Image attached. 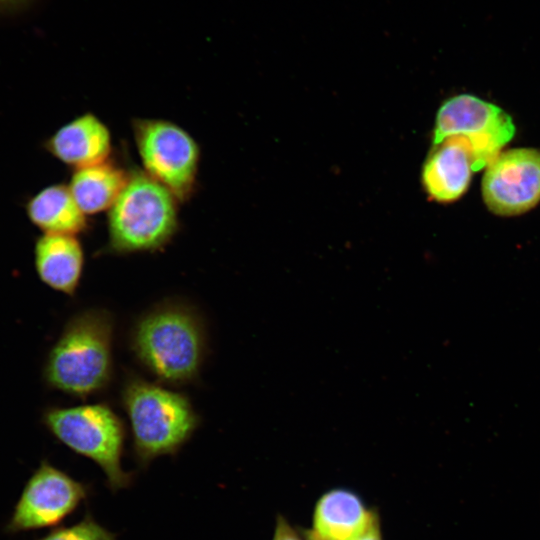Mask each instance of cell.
Listing matches in <instances>:
<instances>
[{"mask_svg":"<svg viewBox=\"0 0 540 540\" xmlns=\"http://www.w3.org/2000/svg\"><path fill=\"white\" fill-rule=\"evenodd\" d=\"M129 340L137 361L160 383L174 386L197 378L207 348L201 315L179 300L162 301L144 312Z\"/></svg>","mask_w":540,"mask_h":540,"instance_id":"obj_1","label":"cell"},{"mask_svg":"<svg viewBox=\"0 0 540 540\" xmlns=\"http://www.w3.org/2000/svg\"><path fill=\"white\" fill-rule=\"evenodd\" d=\"M113 335L114 320L106 309L72 316L47 355L46 385L81 399L105 390L113 376Z\"/></svg>","mask_w":540,"mask_h":540,"instance_id":"obj_2","label":"cell"},{"mask_svg":"<svg viewBox=\"0 0 540 540\" xmlns=\"http://www.w3.org/2000/svg\"><path fill=\"white\" fill-rule=\"evenodd\" d=\"M121 404L131 426L134 457L142 467L160 456L178 453L200 424L185 394L135 374L124 381Z\"/></svg>","mask_w":540,"mask_h":540,"instance_id":"obj_3","label":"cell"},{"mask_svg":"<svg viewBox=\"0 0 540 540\" xmlns=\"http://www.w3.org/2000/svg\"><path fill=\"white\" fill-rule=\"evenodd\" d=\"M176 197L147 173L128 176L108 212V251L114 254L155 252L178 229Z\"/></svg>","mask_w":540,"mask_h":540,"instance_id":"obj_4","label":"cell"},{"mask_svg":"<svg viewBox=\"0 0 540 540\" xmlns=\"http://www.w3.org/2000/svg\"><path fill=\"white\" fill-rule=\"evenodd\" d=\"M42 422L59 442L94 461L103 470L112 492L132 483V474L121 465L125 425L110 405L50 407L44 411Z\"/></svg>","mask_w":540,"mask_h":540,"instance_id":"obj_5","label":"cell"},{"mask_svg":"<svg viewBox=\"0 0 540 540\" xmlns=\"http://www.w3.org/2000/svg\"><path fill=\"white\" fill-rule=\"evenodd\" d=\"M133 135L141 162L154 180L178 201L191 196L196 182L200 150L182 127L163 119H135Z\"/></svg>","mask_w":540,"mask_h":540,"instance_id":"obj_6","label":"cell"},{"mask_svg":"<svg viewBox=\"0 0 540 540\" xmlns=\"http://www.w3.org/2000/svg\"><path fill=\"white\" fill-rule=\"evenodd\" d=\"M512 118L499 106L460 94L445 101L436 116L433 145L447 137H465L473 151L476 171L485 168L513 138Z\"/></svg>","mask_w":540,"mask_h":540,"instance_id":"obj_7","label":"cell"},{"mask_svg":"<svg viewBox=\"0 0 540 540\" xmlns=\"http://www.w3.org/2000/svg\"><path fill=\"white\" fill-rule=\"evenodd\" d=\"M89 492L88 485L43 459L26 482L4 531L17 534L56 526Z\"/></svg>","mask_w":540,"mask_h":540,"instance_id":"obj_8","label":"cell"},{"mask_svg":"<svg viewBox=\"0 0 540 540\" xmlns=\"http://www.w3.org/2000/svg\"><path fill=\"white\" fill-rule=\"evenodd\" d=\"M485 168L482 196L487 208L494 214H522L540 201L539 150H506L500 152Z\"/></svg>","mask_w":540,"mask_h":540,"instance_id":"obj_9","label":"cell"},{"mask_svg":"<svg viewBox=\"0 0 540 540\" xmlns=\"http://www.w3.org/2000/svg\"><path fill=\"white\" fill-rule=\"evenodd\" d=\"M473 172L475 160L469 141L454 135L433 145L423 166L422 183L435 201L452 202L466 192Z\"/></svg>","mask_w":540,"mask_h":540,"instance_id":"obj_10","label":"cell"},{"mask_svg":"<svg viewBox=\"0 0 540 540\" xmlns=\"http://www.w3.org/2000/svg\"><path fill=\"white\" fill-rule=\"evenodd\" d=\"M45 148L60 162L79 169L107 161L111 134L96 115L85 113L57 129L46 140Z\"/></svg>","mask_w":540,"mask_h":540,"instance_id":"obj_11","label":"cell"},{"mask_svg":"<svg viewBox=\"0 0 540 540\" xmlns=\"http://www.w3.org/2000/svg\"><path fill=\"white\" fill-rule=\"evenodd\" d=\"M377 517L354 492L332 489L316 502L310 531L319 540H359Z\"/></svg>","mask_w":540,"mask_h":540,"instance_id":"obj_12","label":"cell"},{"mask_svg":"<svg viewBox=\"0 0 540 540\" xmlns=\"http://www.w3.org/2000/svg\"><path fill=\"white\" fill-rule=\"evenodd\" d=\"M84 262L83 247L76 235L42 234L36 240L37 275L55 291L73 296L82 278Z\"/></svg>","mask_w":540,"mask_h":540,"instance_id":"obj_13","label":"cell"},{"mask_svg":"<svg viewBox=\"0 0 540 540\" xmlns=\"http://www.w3.org/2000/svg\"><path fill=\"white\" fill-rule=\"evenodd\" d=\"M26 213L43 234L77 236L88 226L87 216L65 184H52L39 190L27 201Z\"/></svg>","mask_w":540,"mask_h":540,"instance_id":"obj_14","label":"cell"},{"mask_svg":"<svg viewBox=\"0 0 540 540\" xmlns=\"http://www.w3.org/2000/svg\"><path fill=\"white\" fill-rule=\"evenodd\" d=\"M128 176L121 168L105 161L75 169L68 187L80 210L88 216L109 210Z\"/></svg>","mask_w":540,"mask_h":540,"instance_id":"obj_15","label":"cell"},{"mask_svg":"<svg viewBox=\"0 0 540 540\" xmlns=\"http://www.w3.org/2000/svg\"><path fill=\"white\" fill-rule=\"evenodd\" d=\"M38 540H117V538L88 513L79 522L56 528Z\"/></svg>","mask_w":540,"mask_h":540,"instance_id":"obj_16","label":"cell"},{"mask_svg":"<svg viewBox=\"0 0 540 540\" xmlns=\"http://www.w3.org/2000/svg\"><path fill=\"white\" fill-rule=\"evenodd\" d=\"M272 540H304L285 517L278 515Z\"/></svg>","mask_w":540,"mask_h":540,"instance_id":"obj_17","label":"cell"},{"mask_svg":"<svg viewBox=\"0 0 540 540\" xmlns=\"http://www.w3.org/2000/svg\"><path fill=\"white\" fill-rule=\"evenodd\" d=\"M303 537L304 540H319L314 536L310 529L304 530ZM359 540H382L379 517L375 519L366 534Z\"/></svg>","mask_w":540,"mask_h":540,"instance_id":"obj_18","label":"cell"},{"mask_svg":"<svg viewBox=\"0 0 540 540\" xmlns=\"http://www.w3.org/2000/svg\"><path fill=\"white\" fill-rule=\"evenodd\" d=\"M24 0H0V8L10 7L12 5L18 4Z\"/></svg>","mask_w":540,"mask_h":540,"instance_id":"obj_19","label":"cell"}]
</instances>
